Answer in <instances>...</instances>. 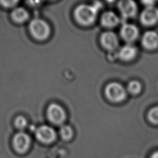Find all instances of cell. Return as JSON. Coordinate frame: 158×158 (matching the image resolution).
Returning <instances> with one entry per match:
<instances>
[{"instance_id": "1", "label": "cell", "mask_w": 158, "mask_h": 158, "mask_svg": "<svg viewBox=\"0 0 158 158\" xmlns=\"http://www.w3.org/2000/svg\"><path fill=\"white\" fill-rule=\"evenodd\" d=\"M99 5L96 4L91 6L80 4L77 6L74 12L77 21L83 25H89L93 23L96 19Z\"/></svg>"}, {"instance_id": "2", "label": "cell", "mask_w": 158, "mask_h": 158, "mask_svg": "<svg viewBox=\"0 0 158 158\" xmlns=\"http://www.w3.org/2000/svg\"><path fill=\"white\" fill-rule=\"evenodd\" d=\"M29 30L31 35L38 40L47 38L50 33V28L48 24L40 19H35L30 22Z\"/></svg>"}, {"instance_id": "3", "label": "cell", "mask_w": 158, "mask_h": 158, "mask_svg": "<svg viewBox=\"0 0 158 158\" xmlns=\"http://www.w3.org/2000/svg\"><path fill=\"white\" fill-rule=\"evenodd\" d=\"M107 98L114 102H120L126 97V91L122 85L118 83L112 82L109 83L105 89Z\"/></svg>"}, {"instance_id": "4", "label": "cell", "mask_w": 158, "mask_h": 158, "mask_svg": "<svg viewBox=\"0 0 158 158\" xmlns=\"http://www.w3.org/2000/svg\"><path fill=\"white\" fill-rule=\"evenodd\" d=\"M12 145L17 152L19 154H23L30 147V136L23 131L18 132L13 137Z\"/></svg>"}, {"instance_id": "5", "label": "cell", "mask_w": 158, "mask_h": 158, "mask_svg": "<svg viewBox=\"0 0 158 158\" xmlns=\"http://www.w3.org/2000/svg\"><path fill=\"white\" fill-rule=\"evenodd\" d=\"M47 115L49 120L55 124L62 123L65 118V113L63 108L55 103H52L48 106Z\"/></svg>"}, {"instance_id": "6", "label": "cell", "mask_w": 158, "mask_h": 158, "mask_svg": "<svg viewBox=\"0 0 158 158\" xmlns=\"http://www.w3.org/2000/svg\"><path fill=\"white\" fill-rule=\"evenodd\" d=\"M37 139L44 143H50L56 139V132L54 130L48 125L39 127L35 132Z\"/></svg>"}, {"instance_id": "7", "label": "cell", "mask_w": 158, "mask_h": 158, "mask_svg": "<svg viewBox=\"0 0 158 158\" xmlns=\"http://www.w3.org/2000/svg\"><path fill=\"white\" fill-rule=\"evenodd\" d=\"M140 19L146 25H151L158 21V9L154 6L146 7L141 12Z\"/></svg>"}, {"instance_id": "8", "label": "cell", "mask_w": 158, "mask_h": 158, "mask_svg": "<svg viewBox=\"0 0 158 158\" xmlns=\"http://www.w3.org/2000/svg\"><path fill=\"white\" fill-rule=\"evenodd\" d=\"M118 7L122 15L125 18L134 16L137 11L136 3L130 0L120 1L118 4Z\"/></svg>"}, {"instance_id": "9", "label": "cell", "mask_w": 158, "mask_h": 158, "mask_svg": "<svg viewBox=\"0 0 158 158\" xmlns=\"http://www.w3.org/2000/svg\"><path fill=\"white\" fill-rule=\"evenodd\" d=\"M102 45L109 50L116 49L118 45V40L117 35L112 31H106L102 34L101 37Z\"/></svg>"}, {"instance_id": "10", "label": "cell", "mask_w": 158, "mask_h": 158, "mask_svg": "<svg viewBox=\"0 0 158 158\" xmlns=\"http://www.w3.org/2000/svg\"><path fill=\"white\" fill-rule=\"evenodd\" d=\"M122 37L128 42L134 41L138 36V30L133 24L125 23L122 25L120 30Z\"/></svg>"}, {"instance_id": "11", "label": "cell", "mask_w": 158, "mask_h": 158, "mask_svg": "<svg viewBox=\"0 0 158 158\" xmlns=\"http://www.w3.org/2000/svg\"><path fill=\"white\" fill-rule=\"evenodd\" d=\"M143 45L147 49H153L158 46V34L154 31L146 32L142 38Z\"/></svg>"}, {"instance_id": "12", "label": "cell", "mask_w": 158, "mask_h": 158, "mask_svg": "<svg viewBox=\"0 0 158 158\" xmlns=\"http://www.w3.org/2000/svg\"><path fill=\"white\" fill-rule=\"evenodd\" d=\"M119 22V19L117 15L111 11L104 12L101 17V23L106 27H114Z\"/></svg>"}, {"instance_id": "13", "label": "cell", "mask_w": 158, "mask_h": 158, "mask_svg": "<svg viewBox=\"0 0 158 158\" xmlns=\"http://www.w3.org/2000/svg\"><path fill=\"white\" fill-rule=\"evenodd\" d=\"M136 48L130 44H126L123 46L119 51L120 57L124 60H130L133 59L136 54Z\"/></svg>"}, {"instance_id": "14", "label": "cell", "mask_w": 158, "mask_h": 158, "mask_svg": "<svg viewBox=\"0 0 158 158\" xmlns=\"http://www.w3.org/2000/svg\"><path fill=\"white\" fill-rule=\"evenodd\" d=\"M11 17L17 23H23L28 18V14L23 7H17L12 10Z\"/></svg>"}, {"instance_id": "15", "label": "cell", "mask_w": 158, "mask_h": 158, "mask_svg": "<svg viewBox=\"0 0 158 158\" xmlns=\"http://www.w3.org/2000/svg\"><path fill=\"white\" fill-rule=\"evenodd\" d=\"M127 89L131 94H136L139 93L141 89V83L136 80H132L128 83Z\"/></svg>"}, {"instance_id": "16", "label": "cell", "mask_w": 158, "mask_h": 158, "mask_svg": "<svg viewBox=\"0 0 158 158\" xmlns=\"http://www.w3.org/2000/svg\"><path fill=\"white\" fill-rule=\"evenodd\" d=\"M60 136L65 140L70 139L73 135V131L72 128L69 125H62L59 130Z\"/></svg>"}, {"instance_id": "17", "label": "cell", "mask_w": 158, "mask_h": 158, "mask_svg": "<svg viewBox=\"0 0 158 158\" xmlns=\"http://www.w3.org/2000/svg\"><path fill=\"white\" fill-rule=\"evenodd\" d=\"M149 120L154 124H158V106L152 108L148 112Z\"/></svg>"}, {"instance_id": "18", "label": "cell", "mask_w": 158, "mask_h": 158, "mask_svg": "<svg viewBox=\"0 0 158 158\" xmlns=\"http://www.w3.org/2000/svg\"><path fill=\"white\" fill-rule=\"evenodd\" d=\"M15 125L18 129L22 130L25 128L27 125L26 118L23 116H18L15 120Z\"/></svg>"}, {"instance_id": "19", "label": "cell", "mask_w": 158, "mask_h": 158, "mask_svg": "<svg viewBox=\"0 0 158 158\" xmlns=\"http://www.w3.org/2000/svg\"><path fill=\"white\" fill-rule=\"evenodd\" d=\"M18 1H0V4L2 6L6 8H12L17 6Z\"/></svg>"}, {"instance_id": "20", "label": "cell", "mask_w": 158, "mask_h": 158, "mask_svg": "<svg viewBox=\"0 0 158 158\" xmlns=\"http://www.w3.org/2000/svg\"><path fill=\"white\" fill-rule=\"evenodd\" d=\"M151 158H158V151L154 152L152 155Z\"/></svg>"}]
</instances>
